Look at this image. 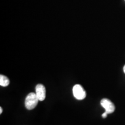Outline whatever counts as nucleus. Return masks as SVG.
Returning <instances> with one entry per match:
<instances>
[{
    "mask_svg": "<svg viewBox=\"0 0 125 125\" xmlns=\"http://www.w3.org/2000/svg\"><path fill=\"white\" fill-rule=\"evenodd\" d=\"M39 100L38 97L35 93H30L27 95L25 100V106L26 108L31 110L36 107Z\"/></svg>",
    "mask_w": 125,
    "mask_h": 125,
    "instance_id": "1",
    "label": "nucleus"
},
{
    "mask_svg": "<svg viewBox=\"0 0 125 125\" xmlns=\"http://www.w3.org/2000/svg\"><path fill=\"white\" fill-rule=\"evenodd\" d=\"M73 94L75 98L79 100H83L86 97V92L81 85L77 84L73 87Z\"/></svg>",
    "mask_w": 125,
    "mask_h": 125,
    "instance_id": "2",
    "label": "nucleus"
},
{
    "mask_svg": "<svg viewBox=\"0 0 125 125\" xmlns=\"http://www.w3.org/2000/svg\"><path fill=\"white\" fill-rule=\"evenodd\" d=\"M100 104L101 106L105 109V112L108 114H111L115 111V105H114L113 103L108 98H103V99L101 100Z\"/></svg>",
    "mask_w": 125,
    "mask_h": 125,
    "instance_id": "3",
    "label": "nucleus"
},
{
    "mask_svg": "<svg viewBox=\"0 0 125 125\" xmlns=\"http://www.w3.org/2000/svg\"><path fill=\"white\" fill-rule=\"evenodd\" d=\"M35 93L39 100L43 101L46 97V89L42 84H38L35 87Z\"/></svg>",
    "mask_w": 125,
    "mask_h": 125,
    "instance_id": "4",
    "label": "nucleus"
},
{
    "mask_svg": "<svg viewBox=\"0 0 125 125\" xmlns=\"http://www.w3.org/2000/svg\"><path fill=\"white\" fill-rule=\"evenodd\" d=\"M9 79L7 76L1 75H0V85L1 86L6 87L9 85Z\"/></svg>",
    "mask_w": 125,
    "mask_h": 125,
    "instance_id": "5",
    "label": "nucleus"
},
{
    "mask_svg": "<svg viewBox=\"0 0 125 125\" xmlns=\"http://www.w3.org/2000/svg\"><path fill=\"white\" fill-rule=\"evenodd\" d=\"M107 113L106 112H104V114H103V115H102V117L103 118H105L106 117H107Z\"/></svg>",
    "mask_w": 125,
    "mask_h": 125,
    "instance_id": "6",
    "label": "nucleus"
},
{
    "mask_svg": "<svg viewBox=\"0 0 125 125\" xmlns=\"http://www.w3.org/2000/svg\"><path fill=\"white\" fill-rule=\"evenodd\" d=\"M2 107H0V114H2Z\"/></svg>",
    "mask_w": 125,
    "mask_h": 125,
    "instance_id": "7",
    "label": "nucleus"
},
{
    "mask_svg": "<svg viewBox=\"0 0 125 125\" xmlns=\"http://www.w3.org/2000/svg\"><path fill=\"white\" fill-rule=\"evenodd\" d=\"M123 71H124V73H125V65H124V67H123Z\"/></svg>",
    "mask_w": 125,
    "mask_h": 125,
    "instance_id": "8",
    "label": "nucleus"
}]
</instances>
